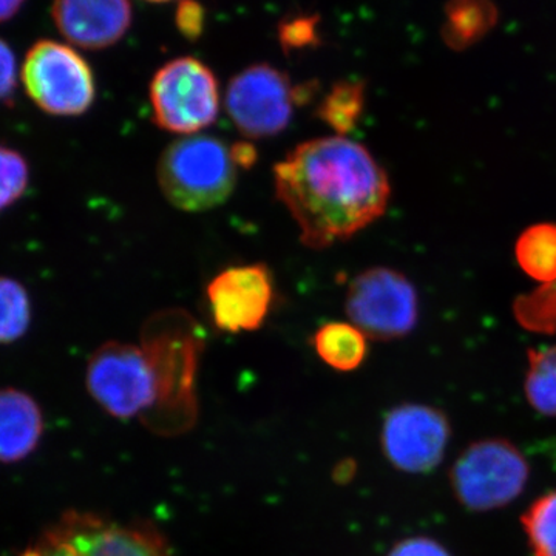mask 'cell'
<instances>
[{"label":"cell","mask_w":556,"mask_h":556,"mask_svg":"<svg viewBox=\"0 0 556 556\" xmlns=\"http://www.w3.org/2000/svg\"><path fill=\"white\" fill-rule=\"evenodd\" d=\"M277 200L309 249L350 240L382 217L390 201L387 172L361 142L309 139L274 166Z\"/></svg>","instance_id":"obj_1"},{"label":"cell","mask_w":556,"mask_h":556,"mask_svg":"<svg viewBox=\"0 0 556 556\" xmlns=\"http://www.w3.org/2000/svg\"><path fill=\"white\" fill-rule=\"evenodd\" d=\"M139 339L163 382L166 437L186 433L199 419L197 379L206 332L188 311L169 308L152 314Z\"/></svg>","instance_id":"obj_2"},{"label":"cell","mask_w":556,"mask_h":556,"mask_svg":"<svg viewBox=\"0 0 556 556\" xmlns=\"http://www.w3.org/2000/svg\"><path fill=\"white\" fill-rule=\"evenodd\" d=\"M87 390L116 419H137L163 437L164 391L148 351L135 343L110 340L87 364Z\"/></svg>","instance_id":"obj_3"},{"label":"cell","mask_w":556,"mask_h":556,"mask_svg":"<svg viewBox=\"0 0 556 556\" xmlns=\"http://www.w3.org/2000/svg\"><path fill=\"white\" fill-rule=\"evenodd\" d=\"M156 178L172 206L204 212L229 200L239 179L230 146L212 135L175 139L161 153Z\"/></svg>","instance_id":"obj_4"},{"label":"cell","mask_w":556,"mask_h":556,"mask_svg":"<svg viewBox=\"0 0 556 556\" xmlns=\"http://www.w3.org/2000/svg\"><path fill=\"white\" fill-rule=\"evenodd\" d=\"M21 556H172L163 535L144 522L68 511Z\"/></svg>","instance_id":"obj_5"},{"label":"cell","mask_w":556,"mask_h":556,"mask_svg":"<svg viewBox=\"0 0 556 556\" xmlns=\"http://www.w3.org/2000/svg\"><path fill=\"white\" fill-rule=\"evenodd\" d=\"M529 477L526 456L514 442L503 438L471 442L448 473L457 503L477 514L514 503L525 492Z\"/></svg>","instance_id":"obj_6"},{"label":"cell","mask_w":556,"mask_h":556,"mask_svg":"<svg viewBox=\"0 0 556 556\" xmlns=\"http://www.w3.org/2000/svg\"><path fill=\"white\" fill-rule=\"evenodd\" d=\"M25 93L43 113L76 118L97 100L93 70L67 43L42 39L33 43L21 68Z\"/></svg>","instance_id":"obj_7"},{"label":"cell","mask_w":556,"mask_h":556,"mask_svg":"<svg viewBox=\"0 0 556 556\" xmlns=\"http://www.w3.org/2000/svg\"><path fill=\"white\" fill-rule=\"evenodd\" d=\"M153 123L169 134H200L219 113L218 80L197 58H177L153 76L149 89Z\"/></svg>","instance_id":"obj_8"},{"label":"cell","mask_w":556,"mask_h":556,"mask_svg":"<svg viewBox=\"0 0 556 556\" xmlns=\"http://www.w3.org/2000/svg\"><path fill=\"white\" fill-rule=\"evenodd\" d=\"M345 308L354 327L375 340L405 338L415 329L419 316L412 281L383 266L364 270L351 281Z\"/></svg>","instance_id":"obj_9"},{"label":"cell","mask_w":556,"mask_h":556,"mask_svg":"<svg viewBox=\"0 0 556 556\" xmlns=\"http://www.w3.org/2000/svg\"><path fill=\"white\" fill-rule=\"evenodd\" d=\"M225 102L229 118L244 138H273L291 123L299 105L298 86L273 65L254 64L229 80Z\"/></svg>","instance_id":"obj_10"},{"label":"cell","mask_w":556,"mask_h":556,"mask_svg":"<svg viewBox=\"0 0 556 556\" xmlns=\"http://www.w3.org/2000/svg\"><path fill=\"white\" fill-rule=\"evenodd\" d=\"M380 439L391 466L405 473H430L444 459L452 424L431 405L402 404L386 416Z\"/></svg>","instance_id":"obj_11"},{"label":"cell","mask_w":556,"mask_h":556,"mask_svg":"<svg viewBox=\"0 0 556 556\" xmlns=\"http://www.w3.org/2000/svg\"><path fill=\"white\" fill-rule=\"evenodd\" d=\"M206 299L212 321L219 331H257L273 308V273L263 263L232 266L208 281Z\"/></svg>","instance_id":"obj_12"},{"label":"cell","mask_w":556,"mask_h":556,"mask_svg":"<svg viewBox=\"0 0 556 556\" xmlns=\"http://www.w3.org/2000/svg\"><path fill=\"white\" fill-rule=\"evenodd\" d=\"M51 20L72 46L104 50L129 31L130 0H53Z\"/></svg>","instance_id":"obj_13"},{"label":"cell","mask_w":556,"mask_h":556,"mask_svg":"<svg viewBox=\"0 0 556 556\" xmlns=\"http://www.w3.org/2000/svg\"><path fill=\"white\" fill-rule=\"evenodd\" d=\"M43 415L38 402L16 388L0 390V463L24 460L38 447Z\"/></svg>","instance_id":"obj_14"},{"label":"cell","mask_w":556,"mask_h":556,"mask_svg":"<svg viewBox=\"0 0 556 556\" xmlns=\"http://www.w3.org/2000/svg\"><path fill=\"white\" fill-rule=\"evenodd\" d=\"M497 9L493 0H448L442 39L453 50H467L495 28Z\"/></svg>","instance_id":"obj_15"},{"label":"cell","mask_w":556,"mask_h":556,"mask_svg":"<svg viewBox=\"0 0 556 556\" xmlns=\"http://www.w3.org/2000/svg\"><path fill=\"white\" fill-rule=\"evenodd\" d=\"M317 356L336 371H354L367 357V336L353 324L331 321L317 329L313 336Z\"/></svg>","instance_id":"obj_16"},{"label":"cell","mask_w":556,"mask_h":556,"mask_svg":"<svg viewBox=\"0 0 556 556\" xmlns=\"http://www.w3.org/2000/svg\"><path fill=\"white\" fill-rule=\"evenodd\" d=\"M365 109V84L361 80H340L318 102L316 116L339 137L356 129Z\"/></svg>","instance_id":"obj_17"},{"label":"cell","mask_w":556,"mask_h":556,"mask_svg":"<svg viewBox=\"0 0 556 556\" xmlns=\"http://www.w3.org/2000/svg\"><path fill=\"white\" fill-rule=\"evenodd\" d=\"M519 266L538 281L556 280V226L536 225L522 233L517 244Z\"/></svg>","instance_id":"obj_18"},{"label":"cell","mask_w":556,"mask_h":556,"mask_svg":"<svg viewBox=\"0 0 556 556\" xmlns=\"http://www.w3.org/2000/svg\"><path fill=\"white\" fill-rule=\"evenodd\" d=\"M525 391L530 407L556 417V345L527 353Z\"/></svg>","instance_id":"obj_19"},{"label":"cell","mask_w":556,"mask_h":556,"mask_svg":"<svg viewBox=\"0 0 556 556\" xmlns=\"http://www.w3.org/2000/svg\"><path fill=\"white\" fill-rule=\"evenodd\" d=\"M33 306L27 288L16 278L0 276V345H10L30 329Z\"/></svg>","instance_id":"obj_20"},{"label":"cell","mask_w":556,"mask_h":556,"mask_svg":"<svg viewBox=\"0 0 556 556\" xmlns=\"http://www.w3.org/2000/svg\"><path fill=\"white\" fill-rule=\"evenodd\" d=\"M521 525L532 556H556V490L536 497Z\"/></svg>","instance_id":"obj_21"},{"label":"cell","mask_w":556,"mask_h":556,"mask_svg":"<svg viewBox=\"0 0 556 556\" xmlns=\"http://www.w3.org/2000/svg\"><path fill=\"white\" fill-rule=\"evenodd\" d=\"M30 175L27 159L16 149L0 142V214L25 195Z\"/></svg>","instance_id":"obj_22"},{"label":"cell","mask_w":556,"mask_h":556,"mask_svg":"<svg viewBox=\"0 0 556 556\" xmlns=\"http://www.w3.org/2000/svg\"><path fill=\"white\" fill-rule=\"evenodd\" d=\"M278 39L287 53L317 46V17L300 16L285 21L278 28Z\"/></svg>","instance_id":"obj_23"},{"label":"cell","mask_w":556,"mask_h":556,"mask_svg":"<svg viewBox=\"0 0 556 556\" xmlns=\"http://www.w3.org/2000/svg\"><path fill=\"white\" fill-rule=\"evenodd\" d=\"M17 62L13 49L0 39V104L13 105L17 90Z\"/></svg>","instance_id":"obj_24"},{"label":"cell","mask_w":556,"mask_h":556,"mask_svg":"<svg viewBox=\"0 0 556 556\" xmlns=\"http://www.w3.org/2000/svg\"><path fill=\"white\" fill-rule=\"evenodd\" d=\"M387 556H453L447 547L430 536H409L399 541Z\"/></svg>","instance_id":"obj_25"},{"label":"cell","mask_w":556,"mask_h":556,"mask_svg":"<svg viewBox=\"0 0 556 556\" xmlns=\"http://www.w3.org/2000/svg\"><path fill=\"white\" fill-rule=\"evenodd\" d=\"M203 7L195 0H182L175 14L178 30L188 39H199L204 28Z\"/></svg>","instance_id":"obj_26"},{"label":"cell","mask_w":556,"mask_h":556,"mask_svg":"<svg viewBox=\"0 0 556 556\" xmlns=\"http://www.w3.org/2000/svg\"><path fill=\"white\" fill-rule=\"evenodd\" d=\"M230 153L240 169H251L258 160L257 149L249 141H239L230 146Z\"/></svg>","instance_id":"obj_27"},{"label":"cell","mask_w":556,"mask_h":556,"mask_svg":"<svg viewBox=\"0 0 556 556\" xmlns=\"http://www.w3.org/2000/svg\"><path fill=\"white\" fill-rule=\"evenodd\" d=\"M27 0H0V24L13 20Z\"/></svg>","instance_id":"obj_28"},{"label":"cell","mask_w":556,"mask_h":556,"mask_svg":"<svg viewBox=\"0 0 556 556\" xmlns=\"http://www.w3.org/2000/svg\"><path fill=\"white\" fill-rule=\"evenodd\" d=\"M354 473H356V464L353 460H343L342 464L338 468H336V481L339 482H348L353 479Z\"/></svg>","instance_id":"obj_29"},{"label":"cell","mask_w":556,"mask_h":556,"mask_svg":"<svg viewBox=\"0 0 556 556\" xmlns=\"http://www.w3.org/2000/svg\"><path fill=\"white\" fill-rule=\"evenodd\" d=\"M148 2H169V0H148Z\"/></svg>","instance_id":"obj_30"}]
</instances>
